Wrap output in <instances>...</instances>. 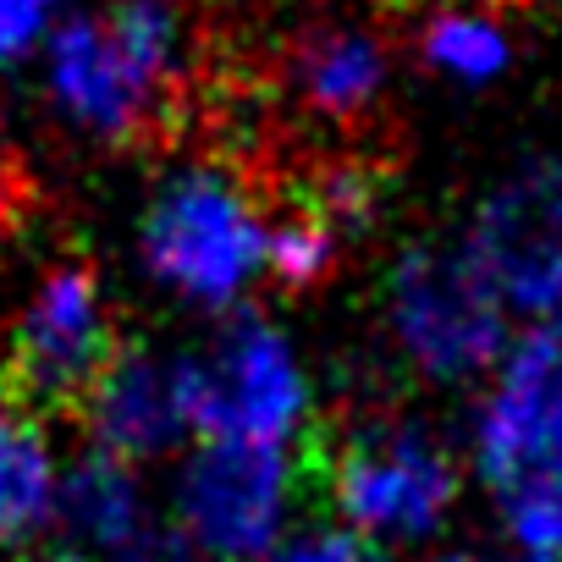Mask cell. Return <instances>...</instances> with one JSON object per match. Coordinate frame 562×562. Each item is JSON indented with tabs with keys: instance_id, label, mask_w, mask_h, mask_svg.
I'll return each instance as SVG.
<instances>
[{
	"instance_id": "6da1fadb",
	"label": "cell",
	"mask_w": 562,
	"mask_h": 562,
	"mask_svg": "<svg viewBox=\"0 0 562 562\" xmlns=\"http://www.w3.org/2000/svg\"><path fill=\"white\" fill-rule=\"evenodd\" d=\"M188 23L177 0H105L45 40L50 105L100 144H149L182 111Z\"/></svg>"
},
{
	"instance_id": "7a4b0ae2",
	"label": "cell",
	"mask_w": 562,
	"mask_h": 562,
	"mask_svg": "<svg viewBox=\"0 0 562 562\" xmlns=\"http://www.w3.org/2000/svg\"><path fill=\"white\" fill-rule=\"evenodd\" d=\"M304 480L359 529L419 540L441 529L458 502V458L452 447L414 414L397 408H342L326 425H310Z\"/></svg>"
},
{
	"instance_id": "3957f363",
	"label": "cell",
	"mask_w": 562,
	"mask_h": 562,
	"mask_svg": "<svg viewBox=\"0 0 562 562\" xmlns=\"http://www.w3.org/2000/svg\"><path fill=\"white\" fill-rule=\"evenodd\" d=\"M138 248L166 293L226 310L270 265V215L237 166H188L144 210Z\"/></svg>"
},
{
	"instance_id": "277c9868",
	"label": "cell",
	"mask_w": 562,
	"mask_h": 562,
	"mask_svg": "<svg viewBox=\"0 0 562 562\" xmlns=\"http://www.w3.org/2000/svg\"><path fill=\"white\" fill-rule=\"evenodd\" d=\"M122 348L127 342L116 337L100 265L83 254H61L56 265H45L34 299L7 337L0 403L29 419H83L94 386Z\"/></svg>"
},
{
	"instance_id": "5b68a950",
	"label": "cell",
	"mask_w": 562,
	"mask_h": 562,
	"mask_svg": "<svg viewBox=\"0 0 562 562\" xmlns=\"http://www.w3.org/2000/svg\"><path fill=\"white\" fill-rule=\"evenodd\" d=\"M386 321L403 359L430 381H469L507 348V304L463 243H414L392 265Z\"/></svg>"
},
{
	"instance_id": "8992f818",
	"label": "cell",
	"mask_w": 562,
	"mask_h": 562,
	"mask_svg": "<svg viewBox=\"0 0 562 562\" xmlns=\"http://www.w3.org/2000/svg\"><path fill=\"white\" fill-rule=\"evenodd\" d=\"M188 403L193 430L210 441L288 447V436L310 430V381L299 353L259 315L226 321L210 353L188 359Z\"/></svg>"
},
{
	"instance_id": "52a82bcc",
	"label": "cell",
	"mask_w": 562,
	"mask_h": 562,
	"mask_svg": "<svg viewBox=\"0 0 562 562\" xmlns=\"http://www.w3.org/2000/svg\"><path fill=\"white\" fill-rule=\"evenodd\" d=\"M299 480H304V463L288 458L281 447L210 441L199 458H188L177 480L182 540L204 562H248L270 551L281 524H288Z\"/></svg>"
},
{
	"instance_id": "ba28073f",
	"label": "cell",
	"mask_w": 562,
	"mask_h": 562,
	"mask_svg": "<svg viewBox=\"0 0 562 562\" xmlns=\"http://www.w3.org/2000/svg\"><path fill=\"white\" fill-rule=\"evenodd\" d=\"M469 259L518 315L562 310V160L540 155L507 171L463 237Z\"/></svg>"
},
{
	"instance_id": "9c48e42d",
	"label": "cell",
	"mask_w": 562,
	"mask_h": 562,
	"mask_svg": "<svg viewBox=\"0 0 562 562\" xmlns=\"http://www.w3.org/2000/svg\"><path fill=\"white\" fill-rule=\"evenodd\" d=\"M562 458V321L524 331L474 419V463L485 485H507L535 463Z\"/></svg>"
},
{
	"instance_id": "30bf717a",
	"label": "cell",
	"mask_w": 562,
	"mask_h": 562,
	"mask_svg": "<svg viewBox=\"0 0 562 562\" xmlns=\"http://www.w3.org/2000/svg\"><path fill=\"white\" fill-rule=\"evenodd\" d=\"M83 425L94 430V452L138 463L182 447L193 430L188 403V359H160L149 348H122L105 381L94 386Z\"/></svg>"
},
{
	"instance_id": "8fae6325",
	"label": "cell",
	"mask_w": 562,
	"mask_h": 562,
	"mask_svg": "<svg viewBox=\"0 0 562 562\" xmlns=\"http://www.w3.org/2000/svg\"><path fill=\"white\" fill-rule=\"evenodd\" d=\"M281 78L304 116L326 127H364L386 94V45L364 29L321 23L288 45Z\"/></svg>"
},
{
	"instance_id": "7c38bea8",
	"label": "cell",
	"mask_w": 562,
	"mask_h": 562,
	"mask_svg": "<svg viewBox=\"0 0 562 562\" xmlns=\"http://www.w3.org/2000/svg\"><path fill=\"white\" fill-rule=\"evenodd\" d=\"M56 518H61V529H67L78 546L111 551L116 562L155 529L133 463L105 458V452H89V458L56 485Z\"/></svg>"
},
{
	"instance_id": "4fadbf2b",
	"label": "cell",
	"mask_w": 562,
	"mask_h": 562,
	"mask_svg": "<svg viewBox=\"0 0 562 562\" xmlns=\"http://www.w3.org/2000/svg\"><path fill=\"white\" fill-rule=\"evenodd\" d=\"M419 61L447 83H496L513 61V34L491 7L474 0H441L419 23Z\"/></svg>"
},
{
	"instance_id": "5bb4252c",
	"label": "cell",
	"mask_w": 562,
	"mask_h": 562,
	"mask_svg": "<svg viewBox=\"0 0 562 562\" xmlns=\"http://www.w3.org/2000/svg\"><path fill=\"white\" fill-rule=\"evenodd\" d=\"M56 513V469L40 419L0 403V551L29 540Z\"/></svg>"
},
{
	"instance_id": "9a60e30c",
	"label": "cell",
	"mask_w": 562,
	"mask_h": 562,
	"mask_svg": "<svg viewBox=\"0 0 562 562\" xmlns=\"http://www.w3.org/2000/svg\"><path fill=\"white\" fill-rule=\"evenodd\" d=\"M348 243L315 215L304 210L299 199L281 204V215H270V276L281 281L288 293H304V288H321V281L342 265Z\"/></svg>"
},
{
	"instance_id": "2e32d148",
	"label": "cell",
	"mask_w": 562,
	"mask_h": 562,
	"mask_svg": "<svg viewBox=\"0 0 562 562\" xmlns=\"http://www.w3.org/2000/svg\"><path fill=\"white\" fill-rule=\"evenodd\" d=\"M502 524L524 557L562 562V458H546L502 485Z\"/></svg>"
},
{
	"instance_id": "e0dca14e",
	"label": "cell",
	"mask_w": 562,
	"mask_h": 562,
	"mask_svg": "<svg viewBox=\"0 0 562 562\" xmlns=\"http://www.w3.org/2000/svg\"><path fill=\"white\" fill-rule=\"evenodd\" d=\"M61 23V0H0V61H23Z\"/></svg>"
},
{
	"instance_id": "ac0fdd59",
	"label": "cell",
	"mask_w": 562,
	"mask_h": 562,
	"mask_svg": "<svg viewBox=\"0 0 562 562\" xmlns=\"http://www.w3.org/2000/svg\"><path fill=\"white\" fill-rule=\"evenodd\" d=\"M270 562H392V557L359 529H304Z\"/></svg>"
},
{
	"instance_id": "d6986e66",
	"label": "cell",
	"mask_w": 562,
	"mask_h": 562,
	"mask_svg": "<svg viewBox=\"0 0 562 562\" xmlns=\"http://www.w3.org/2000/svg\"><path fill=\"white\" fill-rule=\"evenodd\" d=\"M29 204H34V182L23 177L12 144L0 138V237H12V232H18V221L29 215Z\"/></svg>"
},
{
	"instance_id": "ffe728a7",
	"label": "cell",
	"mask_w": 562,
	"mask_h": 562,
	"mask_svg": "<svg viewBox=\"0 0 562 562\" xmlns=\"http://www.w3.org/2000/svg\"><path fill=\"white\" fill-rule=\"evenodd\" d=\"M122 562H204V557H199V551L182 540V529H177V535H166V529H149V535H144V540H138V546H133Z\"/></svg>"
},
{
	"instance_id": "44dd1931",
	"label": "cell",
	"mask_w": 562,
	"mask_h": 562,
	"mask_svg": "<svg viewBox=\"0 0 562 562\" xmlns=\"http://www.w3.org/2000/svg\"><path fill=\"white\" fill-rule=\"evenodd\" d=\"M436 562H485V557H474V551H452V557H436Z\"/></svg>"
},
{
	"instance_id": "7402d4cb",
	"label": "cell",
	"mask_w": 562,
	"mask_h": 562,
	"mask_svg": "<svg viewBox=\"0 0 562 562\" xmlns=\"http://www.w3.org/2000/svg\"><path fill=\"white\" fill-rule=\"evenodd\" d=\"M29 562H83V557H72V551H56V557H29Z\"/></svg>"
},
{
	"instance_id": "603a6c76",
	"label": "cell",
	"mask_w": 562,
	"mask_h": 562,
	"mask_svg": "<svg viewBox=\"0 0 562 562\" xmlns=\"http://www.w3.org/2000/svg\"><path fill=\"white\" fill-rule=\"evenodd\" d=\"M524 562H546V557H524Z\"/></svg>"
}]
</instances>
